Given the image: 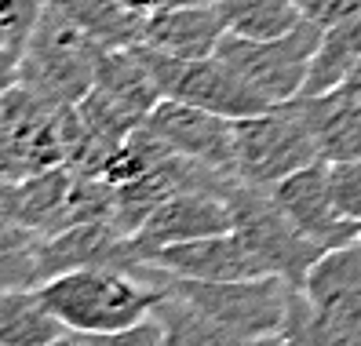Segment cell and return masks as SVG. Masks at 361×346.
Instances as JSON below:
<instances>
[{
	"label": "cell",
	"mask_w": 361,
	"mask_h": 346,
	"mask_svg": "<svg viewBox=\"0 0 361 346\" xmlns=\"http://www.w3.org/2000/svg\"><path fill=\"white\" fill-rule=\"evenodd\" d=\"M132 11H139L142 18L154 15V11H164V8H190V4H219V0H124Z\"/></svg>",
	"instance_id": "23"
},
{
	"label": "cell",
	"mask_w": 361,
	"mask_h": 346,
	"mask_svg": "<svg viewBox=\"0 0 361 346\" xmlns=\"http://www.w3.org/2000/svg\"><path fill=\"white\" fill-rule=\"evenodd\" d=\"M314 161H322V154L300 95L233 121V168L241 183L270 190Z\"/></svg>",
	"instance_id": "5"
},
{
	"label": "cell",
	"mask_w": 361,
	"mask_h": 346,
	"mask_svg": "<svg viewBox=\"0 0 361 346\" xmlns=\"http://www.w3.org/2000/svg\"><path fill=\"white\" fill-rule=\"evenodd\" d=\"M142 263H154L168 273L190 277V280H245V277L270 273L259 263V255L252 252L233 230L197 237V241H183V245L154 248Z\"/></svg>",
	"instance_id": "12"
},
{
	"label": "cell",
	"mask_w": 361,
	"mask_h": 346,
	"mask_svg": "<svg viewBox=\"0 0 361 346\" xmlns=\"http://www.w3.org/2000/svg\"><path fill=\"white\" fill-rule=\"evenodd\" d=\"M339 88H343V92H347L350 99H357V102H361V62H357V66H354V70L347 73V80L339 84Z\"/></svg>",
	"instance_id": "24"
},
{
	"label": "cell",
	"mask_w": 361,
	"mask_h": 346,
	"mask_svg": "<svg viewBox=\"0 0 361 346\" xmlns=\"http://www.w3.org/2000/svg\"><path fill=\"white\" fill-rule=\"evenodd\" d=\"M40 295L48 299L55 317L70 328V342L99 346L106 335H117L139 324L142 317H150L161 288L132 270L84 266L51 277L40 288Z\"/></svg>",
	"instance_id": "2"
},
{
	"label": "cell",
	"mask_w": 361,
	"mask_h": 346,
	"mask_svg": "<svg viewBox=\"0 0 361 346\" xmlns=\"http://www.w3.org/2000/svg\"><path fill=\"white\" fill-rule=\"evenodd\" d=\"M62 110L26 84H8L0 102V154H4V183H18L37 171L66 164V135Z\"/></svg>",
	"instance_id": "8"
},
{
	"label": "cell",
	"mask_w": 361,
	"mask_h": 346,
	"mask_svg": "<svg viewBox=\"0 0 361 346\" xmlns=\"http://www.w3.org/2000/svg\"><path fill=\"white\" fill-rule=\"evenodd\" d=\"M142 124L150 128L172 154H183L190 161L208 164V168L226 171V175L238 179V168H233V117L201 110V106H190V102L161 99L157 110Z\"/></svg>",
	"instance_id": "10"
},
{
	"label": "cell",
	"mask_w": 361,
	"mask_h": 346,
	"mask_svg": "<svg viewBox=\"0 0 361 346\" xmlns=\"http://www.w3.org/2000/svg\"><path fill=\"white\" fill-rule=\"evenodd\" d=\"M142 280L157 288L179 292L212 328L223 335V342H281L285 321L295 285L281 273L245 277V280H190L176 277L154 263H139L135 270Z\"/></svg>",
	"instance_id": "1"
},
{
	"label": "cell",
	"mask_w": 361,
	"mask_h": 346,
	"mask_svg": "<svg viewBox=\"0 0 361 346\" xmlns=\"http://www.w3.org/2000/svg\"><path fill=\"white\" fill-rule=\"evenodd\" d=\"M51 4L62 15H70L102 48H128V44L142 40L146 18L139 11H132L124 0H51Z\"/></svg>",
	"instance_id": "17"
},
{
	"label": "cell",
	"mask_w": 361,
	"mask_h": 346,
	"mask_svg": "<svg viewBox=\"0 0 361 346\" xmlns=\"http://www.w3.org/2000/svg\"><path fill=\"white\" fill-rule=\"evenodd\" d=\"M230 230H233L230 201L219 197V193L190 190V193L168 197L150 219L142 223V230L132 237V241H135L139 255L146 259L154 248L197 241V237H212V233H230Z\"/></svg>",
	"instance_id": "13"
},
{
	"label": "cell",
	"mask_w": 361,
	"mask_h": 346,
	"mask_svg": "<svg viewBox=\"0 0 361 346\" xmlns=\"http://www.w3.org/2000/svg\"><path fill=\"white\" fill-rule=\"evenodd\" d=\"M281 342L361 346V241L329 248L292 295Z\"/></svg>",
	"instance_id": "3"
},
{
	"label": "cell",
	"mask_w": 361,
	"mask_h": 346,
	"mask_svg": "<svg viewBox=\"0 0 361 346\" xmlns=\"http://www.w3.org/2000/svg\"><path fill=\"white\" fill-rule=\"evenodd\" d=\"M146 55H150V66L157 73V84H161L164 99L201 106V110L223 113V117H233V121L263 113L270 106V102H263L256 92H252L219 55L176 58V55H161L154 48H146Z\"/></svg>",
	"instance_id": "9"
},
{
	"label": "cell",
	"mask_w": 361,
	"mask_h": 346,
	"mask_svg": "<svg viewBox=\"0 0 361 346\" xmlns=\"http://www.w3.org/2000/svg\"><path fill=\"white\" fill-rule=\"evenodd\" d=\"M0 4H4V11H0V33H4V88H8L18 77V62L26 55V44L48 8V0H0Z\"/></svg>",
	"instance_id": "20"
},
{
	"label": "cell",
	"mask_w": 361,
	"mask_h": 346,
	"mask_svg": "<svg viewBox=\"0 0 361 346\" xmlns=\"http://www.w3.org/2000/svg\"><path fill=\"white\" fill-rule=\"evenodd\" d=\"M357 241H361V237H357Z\"/></svg>",
	"instance_id": "25"
},
{
	"label": "cell",
	"mask_w": 361,
	"mask_h": 346,
	"mask_svg": "<svg viewBox=\"0 0 361 346\" xmlns=\"http://www.w3.org/2000/svg\"><path fill=\"white\" fill-rule=\"evenodd\" d=\"M329 186L336 208L350 223H361V157L357 161H329Z\"/></svg>",
	"instance_id": "21"
},
{
	"label": "cell",
	"mask_w": 361,
	"mask_h": 346,
	"mask_svg": "<svg viewBox=\"0 0 361 346\" xmlns=\"http://www.w3.org/2000/svg\"><path fill=\"white\" fill-rule=\"evenodd\" d=\"M307 121L314 128L322 161H357L361 157V102L343 88L325 95H300Z\"/></svg>",
	"instance_id": "16"
},
{
	"label": "cell",
	"mask_w": 361,
	"mask_h": 346,
	"mask_svg": "<svg viewBox=\"0 0 361 346\" xmlns=\"http://www.w3.org/2000/svg\"><path fill=\"white\" fill-rule=\"evenodd\" d=\"M0 346H70V328L55 317L40 288H4Z\"/></svg>",
	"instance_id": "15"
},
{
	"label": "cell",
	"mask_w": 361,
	"mask_h": 346,
	"mask_svg": "<svg viewBox=\"0 0 361 346\" xmlns=\"http://www.w3.org/2000/svg\"><path fill=\"white\" fill-rule=\"evenodd\" d=\"M357 62H361V15L347 18V23H336L322 33V44H317V55L310 62L303 95L336 92Z\"/></svg>",
	"instance_id": "18"
},
{
	"label": "cell",
	"mask_w": 361,
	"mask_h": 346,
	"mask_svg": "<svg viewBox=\"0 0 361 346\" xmlns=\"http://www.w3.org/2000/svg\"><path fill=\"white\" fill-rule=\"evenodd\" d=\"M270 193L285 208L288 219L325 252L339 248V245H350L361 237V223H350L336 208L332 186H329V161H314L300 171H292L281 183H274Z\"/></svg>",
	"instance_id": "11"
},
{
	"label": "cell",
	"mask_w": 361,
	"mask_h": 346,
	"mask_svg": "<svg viewBox=\"0 0 361 346\" xmlns=\"http://www.w3.org/2000/svg\"><path fill=\"white\" fill-rule=\"evenodd\" d=\"M226 201H230V215H233V233L259 255V263L270 273H281L285 280H292L300 288L310 266L325 255V248L314 245L285 215V208L274 201V193L263 186L238 183Z\"/></svg>",
	"instance_id": "7"
},
{
	"label": "cell",
	"mask_w": 361,
	"mask_h": 346,
	"mask_svg": "<svg viewBox=\"0 0 361 346\" xmlns=\"http://www.w3.org/2000/svg\"><path fill=\"white\" fill-rule=\"evenodd\" d=\"M300 11L307 23L329 30L336 23H347V18L361 15V0H300Z\"/></svg>",
	"instance_id": "22"
},
{
	"label": "cell",
	"mask_w": 361,
	"mask_h": 346,
	"mask_svg": "<svg viewBox=\"0 0 361 346\" xmlns=\"http://www.w3.org/2000/svg\"><path fill=\"white\" fill-rule=\"evenodd\" d=\"M219 11L226 18V33L252 40L281 37L303 23L300 0H219Z\"/></svg>",
	"instance_id": "19"
},
{
	"label": "cell",
	"mask_w": 361,
	"mask_h": 346,
	"mask_svg": "<svg viewBox=\"0 0 361 346\" xmlns=\"http://www.w3.org/2000/svg\"><path fill=\"white\" fill-rule=\"evenodd\" d=\"M322 26L303 23L281 33V37H267V40H252L226 33L219 40V58L238 73L252 92L263 102H288L295 95H303V84L310 77V62L322 44Z\"/></svg>",
	"instance_id": "6"
},
{
	"label": "cell",
	"mask_w": 361,
	"mask_h": 346,
	"mask_svg": "<svg viewBox=\"0 0 361 346\" xmlns=\"http://www.w3.org/2000/svg\"><path fill=\"white\" fill-rule=\"evenodd\" d=\"M223 37H226V18L219 4H190L146 15L139 44L176 58H204L219 51Z\"/></svg>",
	"instance_id": "14"
},
{
	"label": "cell",
	"mask_w": 361,
	"mask_h": 346,
	"mask_svg": "<svg viewBox=\"0 0 361 346\" xmlns=\"http://www.w3.org/2000/svg\"><path fill=\"white\" fill-rule=\"evenodd\" d=\"M106 48L92 40L70 15H62L51 0L26 44L18 62L15 84H26L30 92L44 95L55 106H77L95 84L99 55Z\"/></svg>",
	"instance_id": "4"
}]
</instances>
